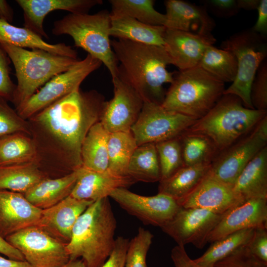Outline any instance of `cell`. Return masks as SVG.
I'll list each match as a JSON object with an SVG mask.
<instances>
[{"mask_svg":"<svg viewBox=\"0 0 267 267\" xmlns=\"http://www.w3.org/2000/svg\"><path fill=\"white\" fill-rule=\"evenodd\" d=\"M116 226L108 197L93 202L73 226L66 245L70 260L82 257L86 267H101L113 250Z\"/></svg>","mask_w":267,"mask_h":267,"instance_id":"3","label":"cell"},{"mask_svg":"<svg viewBox=\"0 0 267 267\" xmlns=\"http://www.w3.org/2000/svg\"><path fill=\"white\" fill-rule=\"evenodd\" d=\"M109 134L99 121L89 129L81 147L82 167L95 172L107 170Z\"/></svg>","mask_w":267,"mask_h":267,"instance_id":"29","label":"cell"},{"mask_svg":"<svg viewBox=\"0 0 267 267\" xmlns=\"http://www.w3.org/2000/svg\"><path fill=\"white\" fill-rule=\"evenodd\" d=\"M0 44H7L21 48L40 49L61 55L78 58V53L64 43L51 44L34 32L16 27L0 19Z\"/></svg>","mask_w":267,"mask_h":267,"instance_id":"26","label":"cell"},{"mask_svg":"<svg viewBox=\"0 0 267 267\" xmlns=\"http://www.w3.org/2000/svg\"><path fill=\"white\" fill-rule=\"evenodd\" d=\"M35 153L32 141L18 133L0 139V167L30 163Z\"/></svg>","mask_w":267,"mask_h":267,"instance_id":"37","label":"cell"},{"mask_svg":"<svg viewBox=\"0 0 267 267\" xmlns=\"http://www.w3.org/2000/svg\"><path fill=\"white\" fill-rule=\"evenodd\" d=\"M95 90L80 88L44 109L36 119L63 144L76 170L82 167L81 151L89 129L100 121L105 102Z\"/></svg>","mask_w":267,"mask_h":267,"instance_id":"1","label":"cell"},{"mask_svg":"<svg viewBox=\"0 0 267 267\" xmlns=\"http://www.w3.org/2000/svg\"><path fill=\"white\" fill-rule=\"evenodd\" d=\"M254 230L255 228L241 230L212 243L202 256L193 260L194 262L201 267H212L218 261L247 245Z\"/></svg>","mask_w":267,"mask_h":267,"instance_id":"35","label":"cell"},{"mask_svg":"<svg viewBox=\"0 0 267 267\" xmlns=\"http://www.w3.org/2000/svg\"><path fill=\"white\" fill-rule=\"evenodd\" d=\"M110 35L117 39L135 43L164 45L166 28L141 22L126 15L110 12Z\"/></svg>","mask_w":267,"mask_h":267,"instance_id":"24","label":"cell"},{"mask_svg":"<svg viewBox=\"0 0 267 267\" xmlns=\"http://www.w3.org/2000/svg\"><path fill=\"white\" fill-rule=\"evenodd\" d=\"M184 166L211 163L219 152L203 134L185 131L179 136Z\"/></svg>","mask_w":267,"mask_h":267,"instance_id":"32","label":"cell"},{"mask_svg":"<svg viewBox=\"0 0 267 267\" xmlns=\"http://www.w3.org/2000/svg\"><path fill=\"white\" fill-rule=\"evenodd\" d=\"M246 247L254 258L267 266V228H255Z\"/></svg>","mask_w":267,"mask_h":267,"instance_id":"44","label":"cell"},{"mask_svg":"<svg viewBox=\"0 0 267 267\" xmlns=\"http://www.w3.org/2000/svg\"><path fill=\"white\" fill-rule=\"evenodd\" d=\"M11 61L0 44V97L12 101L16 85L10 77Z\"/></svg>","mask_w":267,"mask_h":267,"instance_id":"43","label":"cell"},{"mask_svg":"<svg viewBox=\"0 0 267 267\" xmlns=\"http://www.w3.org/2000/svg\"><path fill=\"white\" fill-rule=\"evenodd\" d=\"M102 62L88 54L69 69L48 81L26 102L17 107L18 113L27 118L40 112L80 88L83 81L98 69Z\"/></svg>","mask_w":267,"mask_h":267,"instance_id":"9","label":"cell"},{"mask_svg":"<svg viewBox=\"0 0 267 267\" xmlns=\"http://www.w3.org/2000/svg\"><path fill=\"white\" fill-rule=\"evenodd\" d=\"M267 228V198L244 200L228 211L209 234L213 243L233 232L249 228Z\"/></svg>","mask_w":267,"mask_h":267,"instance_id":"18","label":"cell"},{"mask_svg":"<svg viewBox=\"0 0 267 267\" xmlns=\"http://www.w3.org/2000/svg\"><path fill=\"white\" fill-rule=\"evenodd\" d=\"M135 182L129 176H120L108 170L95 172L82 167L70 195L78 199L94 202L109 197L117 188H127Z\"/></svg>","mask_w":267,"mask_h":267,"instance_id":"22","label":"cell"},{"mask_svg":"<svg viewBox=\"0 0 267 267\" xmlns=\"http://www.w3.org/2000/svg\"><path fill=\"white\" fill-rule=\"evenodd\" d=\"M153 235L143 227L129 242L125 267H148L146 257L152 242Z\"/></svg>","mask_w":267,"mask_h":267,"instance_id":"39","label":"cell"},{"mask_svg":"<svg viewBox=\"0 0 267 267\" xmlns=\"http://www.w3.org/2000/svg\"><path fill=\"white\" fill-rule=\"evenodd\" d=\"M109 197L144 224L160 228L174 217L180 207L175 200L167 195L158 193L143 196L124 187L115 189Z\"/></svg>","mask_w":267,"mask_h":267,"instance_id":"14","label":"cell"},{"mask_svg":"<svg viewBox=\"0 0 267 267\" xmlns=\"http://www.w3.org/2000/svg\"><path fill=\"white\" fill-rule=\"evenodd\" d=\"M111 44L118 62V77L128 83L144 102L162 104L166 94L163 85L171 84L174 75L167 70L172 61L164 46L117 39Z\"/></svg>","mask_w":267,"mask_h":267,"instance_id":"2","label":"cell"},{"mask_svg":"<svg viewBox=\"0 0 267 267\" xmlns=\"http://www.w3.org/2000/svg\"><path fill=\"white\" fill-rule=\"evenodd\" d=\"M23 130L20 118L8 106L5 99L0 97V139Z\"/></svg>","mask_w":267,"mask_h":267,"instance_id":"42","label":"cell"},{"mask_svg":"<svg viewBox=\"0 0 267 267\" xmlns=\"http://www.w3.org/2000/svg\"><path fill=\"white\" fill-rule=\"evenodd\" d=\"M14 12L7 1L0 0V19L11 23L13 19Z\"/></svg>","mask_w":267,"mask_h":267,"instance_id":"49","label":"cell"},{"mask_svg":"<svg viewBox=\"0 0 267 267\" xmlns=\"http://www.w3.org/2000/svg\"><path fill=\"white\" fill-rule=\"evenodd\" d=\"M267 113V110L245 107L236 95L223 94L186 131L206 135L220 153L251 132Z\"/></svg>","mask_w":267,"mask_h":267,"instance_id":"4","label":"cell"},{"mask_svg":"<svg viewBox=\"0 0 267 267\" xmlns=\"http://www.w3.org/2000/svg\"><path fill=\"white\" fill-rule=\"evenodd\" d=\"M236 2V6L238 8L252 10L257 9L260 0H239Z\"/></svg>","mask_w":267,"mask_h":267,"instance_id":"52","label":"cell"},{"mask_svg":"<svg viewBox=\"0 0 267 267\" xmlns=\"http://www.w3.org/2000/svg\"><path fill=\"white\" fill-rule=\"evenodd\" d=\"M224 90L223 83L197 65L174 74L161 105L198 120L214 106Z\"/></svg>","mask_w":267,"mask_h":267,"instance_id":"5","label":"cell"},{"mask_svg":"<svg viewBox=\"0 0 267 267\" xmlns=\"http://www.w3.org/2000/svg\"><path fill=\"white\" fill-rule=\"evenodd\" d=\"M267 144V115L248 134L220 152L212 162L208 175L233 186L245 167Z\"/></svg>","mask_w":267,"mask_h":267,"instance_id":"10","label":"cell"},{"mask_svg":"<svg viewBox=\"0 0 267 267\" xmlns=\"http://www.w3.org/2000/svg\"><path fill=\"white\" fill-rule=\"evenodd\" d=\"M114 95L105 101L99 122L109 133L130 132L142 110L144 101L138 92L119 77L112 79Z\"/></svg>","mask_w":267,"mask_h":267,"instance_id":"15","label":"cell"},{"mask_svg":"<svg viewBox=\"0 0 267 267\" xmlns=\"http://www.w3.org/2000/svg\"><path fill=\"white\" fill-rule=\"evenodd\" d=\"M166 29L196 33H211L214 23L200 7L181 0L165 1Z\"/></svg>","mask_w":267,"mask_h":267,"instance_id":"23","label":"cell"},{"mask_svg":"<svg viewBox=\"0 0 267 267\" xmlns=\"http://www.w3.org/2000/svg\"><path fill=\"white\" fill-rule=\"evenodd\" d=\"M110 12L106 9L92 14L70 13L54 21L52 33L71 37L75 46L100 61L113 79L118 77V69L110 39Z\"/></svg>","mask_w":267,"mask_h":267,"instance_id":"7","label":"cell"},{"mask_svg":"<svg viewBox=\"0 0 267 267\" xmlns=\"http://www.w3.org/2000/svg\"><path fill=\"white\" fill-rule=\"evenodd\" d=\"M45 178L37 166L31 162L0 167V190L24 193Z\"/></svg>","mask_w":267,"mask_h":267,"instance_id":"31","label":"cell"},{"mask_svg":"<svg viewBox=\"0 0 267 267\" xmlns=\"http://www.w3.org/2000/svg\"><path fill=\"white\" fill-rule=\"evenodd\" d=\"M244 201L231 185L207 175L186 197L177 202L183 208H196L224 214Z\"/></svg>","mask_w":267,"mask_h":267,"instance_id":"16","label":"cell"},{"mask_svg":"<svg viewBox=\"0 0 267 267\" xmlns=\"http://www.w3.org/2000/svg\"><path fill=\"white\" fill-rule=\"evenodd\" d=\"M80 168L61 178H45L23 195L37 208L42 210L50 208L70 195L79 177Z\"/></svg>","mask_w":267,"mask_h":267,"instance_id":"25","label":"cell"},{"mask_svg":"<svg viewBox=\"0 0 267 267\" xmlns=\"http://www.w3.org/2000/svg\"><path fill=\"white\" fill-rule=\"evenodd\" d=\"M155 144L162 180L169 178L184 166L181 144L179 136Z\"/></svg>","mask_w":267,"mask_h":267,"instance_id":"38","label":"cell"},{"mask_svg":"<svg viewBox=\"0 0 267 267\" xmlns=\"http://www.w3.org/2000/svg\"><path fill=\"white\" fill-rule=\"evenodd\" d=\"M0 253L9 259L16 261H25L21 252L0 236Z\"/></svg>","mask_w":267,"mask_h":267,"instance_id":"48","label":"cell"},{"mask_svg":"<svg viewBox=\"0 0 267 267\" xmlns=\"http://www.w3.org/2000/svg\"><path fill=\"white\" fill-rule=\"evenodd\" d=\"M127 174L136 182H154L161 180L160 167L154 143L137 146L130 159Z\"/></svg>","mask_w":267,"mask_h":267,"instance_id":"30","label":"cell"},{"mask_svg":"<svg viewBox=\"0 0 267 267\" xmlns=\"http://www.w3.org/2000/svg\"><path fill=\"white\" fill-rule=\"evenodd\" d=\"M93 202L70 195L56 205L42 210L36 225L67 245L76 221Z\"/></svg>","mask_w":267,"mask_h":267,"instance_id":"19","label":"cell"},{"mask_svg":"<svg viewBox=\"0 0 267 267\" xmlns=\"http://www.w3.org/2000/svg\"><path fill=\"white\" fill-rule=\"evenodd\" d=\"M0 267H32L26 261L5 259L0 255Z\"/></svg>","mask_w":267,"mask_h":267,"instance_id":"50","label":"cell"},{"mask_svg":"<svg viewBox=\"0 0 267 267\" xmlns=\"http://www.w3.org/2000/svg\"><path fill=\"white\" fill-rule=\"evenodd\" d=\"M232 187L244 200L267 198V146L247 164Z\"/></svg>","mask_w":267,"mask_h":267,"instance_id":"27","label":"cell"},{"mask_svg":"<svg viewBox=\"0 0 267 267\" xmlns=\"http://www.w3.org/2000/svg\"><path fill=\"white\" fill-rule=\"evenodd\" d=\"M63 267H86L85 264L82 260H70V261Z\"/></svg>","mask_w":267,"mask_h":267,"instance_id":"53","label":"cell"},{"mask_svg":"<svg viewBox=\"0 0 267 267\" xmlns=\"http://www.w3.org/2000/svg\"><path fill=\"white\" fill-rule=\"evenodd\" d=\"M212 267H267L254 258L246 245L216 262Z\"/></svg>","mask_w":267,"mask_h":267,"instance_id":"41","label":"cell"},{"mask_svg":"<svg viewBox=\"0 0 267 267\" xmlns=\"http://www.w3.org/2000/svg\"><path fill=\"white\" fill-rule=\"evenodd\" d=\"M42 212L22 193L0 190V236H7L36 225Z\"/></svg>","mask_w":267,"mask_h":267,"instance_id":"20","label":"cell"},{"mask_svg":"<svg viewBox=\"0 0 267 267\" xmlns=\"http://www.w3.org/2000/svg\"><path fill=\"white\" fill-rule=\"evenodd\" d=\"M257 9L258 19L252 30L265 36L267 33V0H260Z\"/></svg>","mask_w":267,"mask_h":267,"instance_id":"47","label":"cell"},{"mask_svg":"<svg viewBox=\"0 0 267 267\" xmlns=\"http://www.w3.org/2000/svg\"><path fill=\"white\" fill-rule=\"evenodd\" d=\"M32 267H63L69 261L66 244L33 225L5 238Z\"/></svg>","mask_w":267,"mask_h":267,"instance_id":"12","label":"cell"},{"mask_svg":"<svg viewBox=\"0 0 267 267\" xmlns=\"http://www.w3.org/2000/svg\"><path fill=\"white\" fill-rule=\"evenodd\" d=\"M137 146L131 131L110 133L108 140L107 170L117 175L128 176V165Z\"/></svg>","mask_w":267,"mask_h":267,"instance_id":"33","label":"cell"},{"mask_svg":"<svg viewBox=\"0 0 267 267\" xmlns=\"http://www.w3.org/2000/svg\"><path fill=\"white\" fill-rule=\"evenodd\" d=\"M250 99L254 109L267 110V62L265 60L258 68L250 89Z\"/></svg>","mask_w":267,"mask_h":267,"instance_id":"40","label":"cell"},{"mask_svg":"<svg viewBox=\"0 0 267 267\" xmlns=\"http://www.w3.org/2000/svg\"><path fill=\"white\" fill-rule=\"evenodd\" d=\"M12 63L17 84L12 101L17 107L26 102L41 86L66 71L79 59L44 50H28L0 44Z\"/></svg>","mask_w":267,"mask_h":267,"instance_id":"6","label":"cell"},{"mask_svg":"<svg viewBox=\"0 0 267 267\" xmlns=\"http://www.w3.org/2000/svg\"><path fill=\"white\" fill-rule=\"evenodd\" d=\"M129 242L123 236L116 238L111 254L101 267H125Z\"/></svg>","mask_w":267,"mask_h":267,"instance_id":"45","label":"cell"},{"mask_svg":"<svg viewBox=\"0 0 267 267\" xmlns=\"http://www.w3.org/2000/svg\"><path fill=\"white\" fill-rule=\"evenodd\" d=\"M211 163L183 166L169 178L159 181L158 193L177 202L189 194L207 175Z\"/></svg>","mask_w":267,"mask_h":267,"instance_id":"28","label":"cell"},{"mask_svg":"<svg viewBox=\"0 0 267 267\" xmlns=\"http://www.w3.org/2000/svg\"><path fill=\"white\" fill-rule=\"evenodd\" d=\"M209 2L214 6L221 9H229L236 6V2L233 0H212Z\"/></svg>","mask_w":267,"mask_h":267,"instance_id":"51","label":"cell"},{"mask_svg":"<svg viewBox=\"0 0 267 267\" xmlns=\"http://www.w3.org/2000/svg\"><path fill=\"white\" fill-rule=\"evenodd\" d=\"M225 214L180 207L174 217L161 228L177 245L184 246L190 243L201 249L208 243L209 234Z\"/></svg>","mask_w":267,"mask_h":267,"instance_id":"13","label":"cell"},{"mask_svg":"<svg viewBox=\"0 0 267 267\" xmlns=\"http://www.w3.org/2000/svg\"><path fill=\"white\" fill-rule=\"evenodd\" d=\"M111 13L126 15L145 24L164 26L166 16L157 11L153 0H110Z\"/></svg>","mask_w":267,"mask_h":267,"instance_id":"36","label":"cell"},{"mask_svg":"<svg viewBox=\"0 0 267 267\" xmlns=\"http://www.w3.org/2000/svg\"><path fill=\"white\" fill-rule=\"evenodd\" d=\"M171 258L175 267H201L189 257L184 246H175L171 250Z\"/></svg>","mask_w":267,"mask_h":267,"instance_id":"46","label":"cell"},{"mask_svg":"<svg viewBox=\"0 0 267 267\" xmlns=\"http://www.w3.org/2000/svg\"><path fill=\"white\" fill-rule=\"evenodd\" d=\"M265 36L251 30L231 36L222 42L221 48L231 52L237 62V72L234 80L223 94L238 96L243 105L254 109L250 99V89L257 71L267 55Z\"/></svg>","mask_w":267,"mask_h":267,"instance_id":"8","label":"cell"},{"mask_svg":"<svg viewBox=\"0 0 267 267\" xmlns=\"http://www.w3.org/2000/svg\"><path fill=\"white\" fill-rule=\"evenodd\" d=\"M215 78L223 83H232L237 72V62L230 51L209 46L198 65Z\"/></svg>","mask_w":267,"mask_h":267,"instance_id":"34","label":"cell"},{"mask_svg":"<svg viewBox=\"0 0 267 267\" xmlns=\"http://www.w3.org/2000/svg\"><path fill=\"white\" fill-rule=\"evenodd\" d=\"M215 42L211 33H195L166 29L164 46L172 64L183 70L197 66L206 49Z\"/></svg>","mask_w":267,"mask_h":267,"instance_id":"17","label":"cell"},{"mask_svg":"<svg viewBox=\"0 0 267 267\" xmlns=\"http://www.w3.org/2000/svg\"><path fill=\"white\" fill-rule=\"evenodd\" d=\"M196 120L167 110L161 104L146 101L131 131L137 146L156 143L179 136Z\"/></svg>","mask_w":267,"mask_h":267,"instance_id":"11","label":"cell"},{"mask_svg":"<svg viewBox=\"0 0 267 267\" xmlns=\"http://www.w3.org/2000/svg\"><path fill=\"white\" fill-rule=\"evenodd\" d=\"M23 12L24 27L41 37L48 38L43 23L50 12L62 10L70 13H88L93 7L101 4V0H16Z\"/></svg>","mask_w":267,"mask_h":267,"instance_id":"21","label":"cell"}]
</instances>
